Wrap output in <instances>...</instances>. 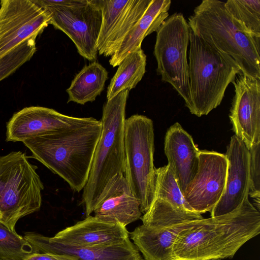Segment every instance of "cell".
<instances>
[{
	"label": "cell",
	"mask_w": 260,
	"mask_h": 260,
	"mask_svg": "<svg viewBox=\"0 0 260 260\" xmlns=\"http://www.w3.org/2000/svg\"><path fill=\"white\" fill-rule=\"evenodd\" d=\"M259 233L260 213L247 196L229 213L188 221L174 243L173 260L232 258Z\"/></svg>",
	"instance_id": "obj_1"
},
{
	"label": "cell",
	"mask_w": 260,
	"mask_h": 260,
	"mask_svg": "<svg viewBox=\"0 0 260 260\" xmlns=\"http://www.w3.org/2000/svg\"><path fill=\"white\" fill-rule=\"evenodd\" d=\"M102 131L101 120L23 142L32 156L80 192L86 185Z\"/></svg>",
	"instance_id": "obj_2"
},
{
	"label": "cell",
	"mask_w": 260,
	"mask_h": 260,
	"mask_svg": "<svg viewBox=\"0 0 260 260\" xmlns=\"http://www.w3.org/2000/svg\"><path fill=\"white\" fill-rule=\"evenodd\" d=\"M187 23L210 46L233 58L242 74L260 79V38L245 30L226 10L224 2L202 1Z\"/></svg>",
	"instance_id": "obj_3"
},
{
	"label": "cell",
	"mask_w": 260,
	"mask_h": 260,
	"mask_svg": "<svg viewBox=\"0 0 260 260\" xmlns=\"http://www.w3.org/2000/svg\"><path fill=\"white\" fill-rule=\"evenodd\" d=\"M188 63V109L198 117L207 115L220 104L241 69L233 58L210 46L190 28Z\"/></svg>",
	"instance_id": "obj_4"
},
{
	"label": "cell",
	"mask_w": 260,
	"mask_h": 260,
	"mask_svg": "<svg viewBox=\"0 0 260 260\" xmlns=\"http://www.w3.org/2000/svg\"><path fill=\"white\" fill-rule=\"evenodd\" d=\"M129 90L120 92L107 100L103 106L102 131L97 144L87 183L83 188V201L86 217L93 208L105 185L125 167L124 132L125 107Z\"/></svg>",
	"instance_id": "obj_5"
},
{
	"label": "cell",
	"mask_w": 260,
	"mask_h": 260,
	"mask_svg": "<svg viewBox=\"0 0 260 260\" xmlns=\"http://www.w3.org/2000/svg\"><path fill=\"white\" fill-rule=\"evenodd\" d=\"M143 224L129 233L145 260H173V247L177 235L189 221L203 218L201 214L180 207L173 192H155L151 204L140 217Z\"/></svg>",
	"instance_id": "obj_6"
},
{
	"label": "cell",
	"mask_w": 260,
	"mask_h": 260,
	"mask_svg": "<svg viewBox=\"0 0 260 260\" xmlns=\"http://www.w3.org/2000/svg\"><path fill=\"white\" fill-rule=\"evenodd\" d=\"M25 153L0 156V223L12 231L18 220L38 211L44 185Z\"/></svg>",
	"instance_id": "obj_7"
},
{
	"label": "cell",
	"mask_w": 260,
	"mask_h": 260,
	"mask_svg": "<svg viewBox=\"0 0 260 260\" xmlns=\"http://www.w3.org/2000/svg\"><path fill=\"white\" fill-rule=\"evenodd\" d=\"M125 167L124 175L140 204L142 213L153 201L155 183L153 164L154 133L152 120L134 114L125 119L124 132Z\"/></svg>",
	"instance_id": "obj_8"
},
{
	"label": "cell",
	"mask_w": 260,
	"mask_h": 260,
	"mask_svg": "<svg viewBox=\"0 0 260 260\" xmlns=\"http://www.w3.org/2000/svg\"><path fill=\"white\" fill-rule=\"evenodd\" d=\"M189 31V26L181 13L169 16L156 31L153 51L157 74L176 90L188 109L190 105L187 60Z\"/></svg>",
	"instance_id": "obj_9"
},
{
	"label": "cell",
	"mask_w": 260,
	"mask_h": 260,
	"mask_svg": "<svg viewBox=\"0 0 260 260\" xmlns=\"http://www.w3.org/2000/svg\"><path fill=\"white\" fill-rule=\"evenodd\" d=\"M41 9L49 17V24L66 34L81 56L89 61L96 59L97 41L102 21L98 0H87L85 4L74 7Z\"/></svg>",
	"instance_id": "obj_10"
},
{
	"label": "cell",
	"mask_w": 260,
	"mask_h": 260,
	"mask_svg": "<svg viewBox=\"0 0 260 260\" xmlns=\"http://www.w3.org/2000/svg\"><path fill=\"white\" fill-rule=\"evenodd\" d=\"M0 59L49 24L48 15L31 0L0 2Z\"/></svg>",
	"instance_id": "obj_11"
},
{
	"label": "cell",
	"mask_w": 260,
	"mask_h": 260,
	"mask_svg": "<svg viewBox=\"0 0 260 260\" xmlns=\"http://www.w3.org/2000/svg\"><path fill=\"white\" fill-rule=\"evenodd\" d=\"M228 167L224 154L200 150L197 173L183 194L195 212H211L218 202L225 189Z\"/></svg>",
	"instance_id": "obj_12"
},
{
	"label": "cell",
	"mask_w": 260,
	"mask_h": 260,
	"mask_svg": "<svg viewBox=\"0 0 260 260\" xmlns=\"http://www.w3.org/2000/svg\"><path fill=\"white\" fill-rule=\"evenodd\" d=\"M93 117L79 118L48 108L31 106L15 113L7 123L6 141L23 142L43 135L94 123Z\"/></svg>",
	"instance_id": "obj_13"
},
{
	"label": "cell",
	"mask_w": 260,
	"mask_h": 260,
	"mask_svg": "<svg viewBox=\"0 0 260 260\" xmlns=\"http://www.w3.org/2000/svg\"><path fill=\"white\" fill-rule=\"evenodd\" d=\"M229 117L235 135L248 149L260 142V79L238 75Z\"/></svg>",
	"instance_id": "obj_14"
},
{
	"label": "cell",
	"mask_w": 260,
	"mask_h": 260,
	"mask_svg": "<svg viewBox=\"0 0 260 260\" xmlns=\"http://www.w3.org/2000/svg\"><path fill=\"white\" fill-rule=\"evenodd\" d=\"M228 167L224 192L211 210V217L229 213L237 209L250 189V153L235 135L231 138L225 154Z\"/></svg>",
	"instance_id": "obj_15"
},
{
	"label": "cell",
	"mask_w": 260,
	"mask_h": 260,
	"mask_svg": "<svg viewBox=\"0 0 260 260\" xmlns=\"http://www.w3.org/2000/svg\"><path fill=\"white\" fill-rule=\"evenodd\" d=\"M94 216L126 226L140 218L138 200L133 193L124 174L115 175L107 182L93 210Z\"/></svg>",
	"instance_id": "obj_16"
},
{
	"label": "cell",
	"mask_w": 260,
	"mask_h": 260,
	"mask_svg": "<svg viewBox=\"0 0 260 260\" xmlns=\"http://www.w3.org/2000/svg\"><path fill=\"white\" fill-rule=\"evenodd\" d=\"M23 237L35 253L68 254L77 260H144L129 238L115 245L77 247L52 241L49 237L34 232H25Z\"/></svg>",
	"instance_id": "obj_17"
},
{
	"label": "cell",
	"mask_w": 260,
	"mask_h": 260,
	"mask_svg": "<svg viewBox=\"0 0 260 260\" xmlns=\"http://www.w3.org/2000/svg\"><path fill=\"white\" fill-rule=\"evenodd\" d=\"M128 238L129 233L125 226L90 215L49 237L52 241L77 247L115 245Z\"/></svg>",
	"instance_id": "obj_18"
},
{
	"label": "cell",
	"mask_w": 260,
	"mask_h": 260,
	"mask_svg": "<svg viewBox=\"0 0 260 260\" xmlns=\"http://www.w3.org/2000/svg\"><path fill=\"white\" fill-rule=\"evenodd\" d=\"M164 150L168 165L183 195L197 173L200 150L192 137L178 122L167 130Z\"/></svg>",
	"instance_id": "obj_19"
},
{
	"label": "cell",
	"mask_w": 260,
	"mask_h": 260,
	"mask_svg": "<svg viewBox=\"0 0 260 260\" xmlns=\"http://www.w3.org/2000/svg\"><path fill=\"white\" fill-rule=\"evenodd\" d=\"M171 5L170 0H152L142 17L124 38L117 50L111 56L110 64L113 67L118 66L128 54L141 48L144 39L156 31L168 18Z\"/></svg>",
	"instance_id": "obj_20"
},
{
	"label": "cell",
	"mask_w": 260,
	"mask_h": 260,
	"mask_svg": "<svg viewBox=\"0 0 260 260\" xmlns=\"http://www.w3.org/2000/svg\"><path fill=\"white\" fill-rule=\"evenodd\" d=\"M108 78L107 71L99 62L94 61L85 66L66 90L69 95L68 103L84 105L93 102L104 90Z\"/></svg>",
	"instance_id": "obj_21"
},
{
	"label": "cell",
	"mask_w": 260,
	"mask_h": 260,
	"mask_svg": "<svg viewBox=\"0 0 260 260\" xmlns=\"http://www.w3.org/2000/svg\"><path fill=\"white\" fill-rule=\"evenodd\" d=\"M146 58L144 51L139 48L121 62L108 87L107 100L123 90L129 91L137 86L146 72Z\"/></svg>",
	"instance_id": "obj_22"
},
{
	"label": "cell",
	"mask_w": 260,
	"mask_h": 260,
	"mask_svg": "<svg viewBox=\"0 0 260 260\" xmlns=\"http://www.w3.org/2000/svg\"><path fill=\"white\" fill-rule=\"evenodd\" d=\"M152 0H133V4L125 16L116 26L100 55L111 56L117 50L122 41L133 27L142 17Z\"/></svg>",
	"instance_id": "obj_23"
},
{
	"label": "cell",
	"mask_w": 260,
	"mask_h": 260,
	"mask_svg": "<svg viewBox=\"0 0 260 260\" xmlns=\"http://www.w3.org/2000/svg\"><path fill=\"white\" fill-rule=\"evenodd\" d=\"M102 12V21L97 41L100 52L108 39L126 14L133 0H98Z\"/></svg>",
	"instance_id": "obj_24"
},
{
	"label": "cell",
	"mask_w": 260,
	"mask_h": 260,
	"mask_svg": "<svg viewBox=\"0 0 260 260\" xmlns=\"http://www.w3.org/2000/svg\"><path fill=\"white\" fill-rule=\"evenodd\" d=\"M224 6L245 30L260 38V1L228 0Z\"/></svg>",
	"instance_id": "obj_25"
},
{
	"label": "cell",
	"mask_w": 260,
	"mask_h": 260,
	"mask_svg": "<svg viewBox=\"0 0 260 260\" xmlns=\"http://www.w3.org/2000/svg\"><path fill=\"white\" fill-rule=\"evenodd\" d=\"M34 253L23 237L0 223V258L24 260Z\"/></svg>",
	"instance_id": "obj_26"
},
{
	"label": "cell",
	"mask_w": 260,
	"mask_h": 260,
	"mask_svg": "<svg viewBox=\"0 0 260 260\" xmlns=\"http://www.w3.org/2000/svg\"><path fill=\"white\" fill-rule=\"evenodd\" d=\"M33 36L0 59V81L15 72L32 57L36 51V39Z\"/></svg>",
	"instance_id": "obj_27"
},
{
	"label": "cell",
	"mask_w": 260,
	"mask_h": 260,
	"mask_svg": "<svg viewBox=\"0 0 260 260\" xmlns=\"http://www.w3.org/2000/svg\"><path fill=\"white\" fill-rule=\"evenodd\" d=\"M250 153V196L259 210L260 197V142L253 145Z\"/></svg>",
	"instance_id": "obj_28"
},
{
	"label": "cell",
	"mask_w": 260,
	"mask_h": 260,
	"mask_svg": "<svg viewBox=\"0 0 260 260\" xmlns=\"http://www.w3.org/2000/svg\"><path fill=\"white\" fill-rule=\"evenodd\" d=\"M39 8L45 7H74L85 4L87 0H31Z\"/></svg>",
	"instance_id": "obj_29"
},
{
	"label": "cell",
	"mask_w": 260,
	"mask_h": 260,
	"mask_svg": "<svg viewBox=\"0 0 260 260\" xmlns=\"http://www.w3.org/2000/svg\"><path fill=\"white\" fill-rule=\"evenodd\" d=\"M24 260H77V259L68 254L34 253Z\"/></svg>",
	"instance_id": "obj_30"
},
{
	"label": "cell",
	"mask_w": 260,
	"mask_h": 260,
	"mask_svg": "<svg viewBox=\"0 0 260 260\" xmlns=\"http://www.w3.org/2000/svg\"><path fill=\"white\" fill-rule=\"evenodd\" d=\"M0 260H11V259L0 258Z\"/></svg>",
	"instance_id": "obj_31"
}]
</instances>
